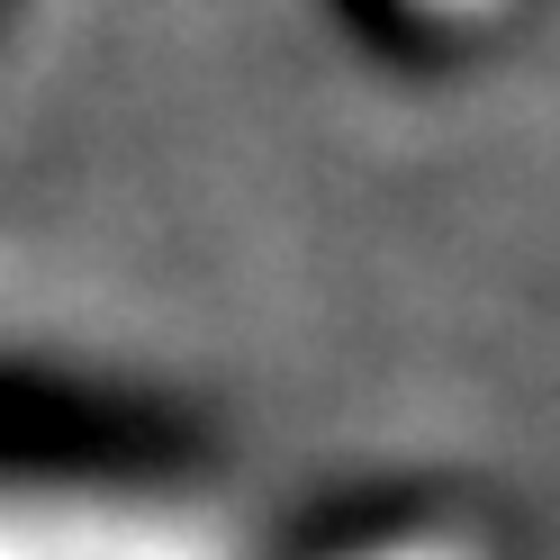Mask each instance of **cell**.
Wrapping results in <instances>:
<instances>
[{
    "mask_svg": "<svg viewBox=\"0 0 560 560\" xmlns=\"http://www.w3.org/2000/svg\"><path fill=\"white\" fill-rule=\"evenodd\" d=\"M317 19L335 27L362 63H389V73H479L524 46V27L542 19V0H317Z\"/></svg>",
    "mask_w": 560,
    "mask_h": 560,
    "instance_id": "6da1fadb",
    "label": "cell"
}]
</instances>
